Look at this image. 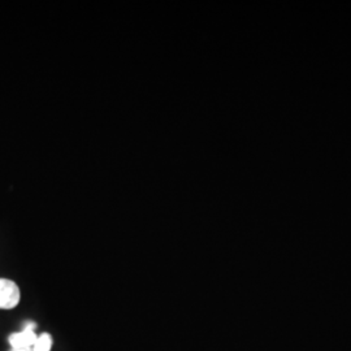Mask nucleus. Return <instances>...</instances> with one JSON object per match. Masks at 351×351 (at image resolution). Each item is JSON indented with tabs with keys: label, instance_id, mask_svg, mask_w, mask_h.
Returning <instances> with one entry per match:
<instances>
[{
	"label": "nucleus",
	"instance_id": "f257e3e1",
	"mask_svg": "<svg viewBox=\"0 0 351 351\" xmlns=\"http://www.w3.org/2000/svg\"><path fill=\"white\" fill-rule=\"evenodd\" d=\"M21 300L19 285L8 278H0V310H12Z\"/></svg>",
	"mask_w": 351,
	"mask_h": 351
},
{
	"label": "nucleus",
	"instance_id": "f03ea898",
	"mask_svg": "<svg viewBox=\"0 0 351 351\" xmlns=\"http://www.w3.org/2000/svg\"><path fill=\"white\" fill-rule=\"evenodd\" d=\"M36 324L34 323H26L24 329L21 332L13 333L10 336V345L12 349H33L38 336L36 333Z\"/></svg>",
	"mask_w": 351,
	"mask_h": 351
},
{
	"label": "nucleus",
	"instance_id": "7ed1b4c3",
	"mask_svg": "<svg viewBox=\"0 0 351 351\" xmlns=\"http://www.w3.org/2000/svg\"><path fill=\"white\" fill-rule=\"evenodd\" d=\"M52 345H53V339L50 333H42L40 336H38L37 341L33 346V351H51L52 350Z\"/></svg>",
	"mask_w": 351,
	"mask_h": 351
},
{
	"label": "nucleus",
	"instance_id": "20e7f679",
	"mask_svg": "<svg viewBox=\"0 0 351 351\" xmlns=\"http://www.w3.org/2000/svg\"><path fill=\"white\" fill-rule=\"evenodd\" d=\"M11 351H33L32 349H11Z\"/></svg>",
	"mask_w": 351,
	"mask_h": 351
}]
</instances>
